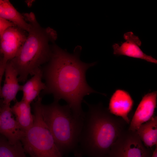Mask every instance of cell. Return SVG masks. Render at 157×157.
Returning <instances> with one entry per match:
<instances>
[{"instance_id":"6da1fadb","label":"cell","mask_w":157,"mask_h":157,"mask_svg":"<svg viewBox=\"0 0 157 157\" xmlns=\"http://www.w3.org/2000/svg\"><path fill=\"white\" fill-rule=\"evenodd\" d=\"M51 49L50 59L41 68L46 87L42 94H52L55 101L65 100L74 115L84 117L85 113L81 106L84 97L92 93L106 95L90 87L86 79L87 70L97 62L82 61L80 58L81 48L79 46L72 53L55 44Z\"/></svg>"},{"instance_id":"7a4b0ae2","label":"cell","mask_w":157,"mask_h":157,"mask_svg":"<svg viewBox=\"0 0 157 157\" xmlns=\"http://www.w3.org/2000/svg\"><path fill=\"white\" fill-rule=\"evenodd\" d=\"M88 107L76 153L89 157H108L110 149L129 124L121 118L111 113L102 103Z\"/></svg>"},{"instance_id":"3957f363","label":"cell","mask_w":157,"mask_h":157,"mask_svg":"<svg viewBox=\"0 0 157 157\" xmlns=\"http://www.w3.org/2000/svg\"><path fill=\"white\" fill-rule=\"evenodd\" d=\"M30 28L26 41L17 55L9 61L17 71L19 82L25 83L29 75H33L49 60L51 54L50 42L57 38L56 32L43 28L33 13L23 15Z\"/></svg>"},{"instance_id":"277c9868","label":"cell","mask_w":157,"mask_h":157,"mask_svg":"<svg viewBox=\"0 0 157 157\" xmlns=\"http://www.w3.org/2000/svg\"><path fill=\"white\" fill-rule=\"evenodd\" d=\"M43 118L51 133L55 143L64 156L77 150L84 117L76 116L69 106H62L53 101L42 104Z\"/></svg>"},{"instance_id":"5b68a950","label":"cell","mask_w":157,"mask_h":157,"mask_svg":"<svg viewBox=\"0 0 157 157\" xmlns=\"http://www.w3.org/2000/svg\"><path fill=\"white\" fill-rule=\"evenodd\" d=\"M33 103L34 122L20 140L25 153L30 157H63L43 118L41 97Z\"/></svg>"},{"instance_id":"8992f818","label":"cell","mask_w":157,"mask_h":157,"mask_svg":"<svg viewBox=\"0 0 157 157\" xmlns=\"http://www.w3.org/2000/svg\"><path fill=\"white\" fill-rule=\"evenodd\" d=\"M153 151L144 145L136 131L128 128L113 144L108 157H151Z\"/></svg>"},{"instance_id":"52a82bcc","label":"cell","mask_w":157,"mask_h":157,"mask_svg":"<svg viewBox=\"0 0 157 157\" xmlns=\"http://www.w3.org/2000/svg\"><path fill=\"white\" fill-rule=\"evenodd\" d=\"M26 32L14 26L8 28L1 34L0 51L4 63L6 64L17 55L26 40Z\"/></svg>"},{"instance_id":"ba28073f","label":"cell","mask_w":157,"mask_h":157,"mask_svg":"<svg viewBox=\"0 0 157 157\" xmlns=\"http://www.w3.org/2000/svg\"><path fill=\"white\" fill-rule=\"evenodd\" d=\"M123 37L125 42L120 44L115 43L112 45L114 55L140 58L157 64V60L156 59L144 53L140 49L142 42L138 36L132 32H129L125 33Z\"/></svg>"},{"instance_id":"9c48e42d","label":"cell","mask_w":157,"mask_h":157,"mask_svg":"<svg viewBox=\"0 0 157 157\" xmlns=\"http://www.w3.org/2000/svg\"><path fill=\"white\" fill-rule=\"evenodd\" d=\"M156 91L149 93L142 98L130 121L129 130L135 131L142 124L149 121L153 117L156 106Z\"/></svg>"},{"instance_id":"30bf717a","label":"cell","mask_w":157,"mask_h":157,"mask_svg":"<svg viewBox=\"0 0 157 157\" xmlns=\"http://www.w3.org/2000/svg\"><path fill=\"white\" fill-rule=\"evenodd\" d=\"M10 105L3 104L0 112V134L11 144L20 141L25 133L20 129L13 117Z\"/></svg>"},{"instance_id":"8fae6325","label":"cell","mask_w":157,"mask_h":157,"mask_svg":"<svg viewBox=\"0 0 157 157\" xmlns=\"http://www.w3.org/2000/svg\"><path fill=\"white\" fill-rule=\"evenodd\" d=\"M133 101L129 94L122 90H117L112 96L108 109L113 115L120 117L129 124L128 115L131 110Z\"/></svg>"},{"instance_id":"7c38bea8","label":"cell","mask_w":157,"mask_h":157,"mask_svg":"<svg viewBox=\"0 0 157 157\" xmlns=\"http://www.w3.org/2000/svg\"><path fill=\"white\" fill-rule=\"evenodd\" d=\"M5 80L1 88V98L3 104L10 105L11 101H16L18 92L21 90L22 85L19 84L18 74L10 62L6 65Z\"/></svg>"},{"instance_id":"4fadbf2b","label":"cell","mask_w":157,"mask_h":157,"mask_svg":"<svg viewBox=\"0 0 157 157\" xmlns=\"http://www.w3.org/2000/svg\"><path fill=\"white\" fill-rule=\"evenodd\" d=\"M41 68L22 85L21 91L23 96L21 100L30 104L39 96L41 91L46 88L45 83L42 81V74Z\"/></svg>"},{"instance_id":"5bb4252c","label":"cell","mask_w":157,"mask_h":157,"mask_svg":"<svg viewBox=\"0 0 157 157\" xmlns=\"http://www.w3.org/2000/svg\"><path fill=\"white\" fill-rule=\"evenodd\" d=\"M11 111L16 116L15 120L20 130L26 132L33 126L34 116L31 111L30 104L21 100L16 101L11 107Z\"/></svg>"},{"instance_id":"9a60e30c","label":"cell","mask_w":157,"mask_h":157,"mask_svg":"<svg viewBox=\"0 0 157 157\" xmlns=\"http://www.w3.org/2000/svg\"><path fill=\"white\" fill-rule=\"evenodd\" d=\"M0 17L13 23L28 32L29 24L8 0H0Z\"/></svg>"},{"instance_id":"2e32d148","label":"cell","mask_w":157,"mask_h":157,"mask_svg":"<svg viewBox=\"0 0 157 157\" xmlns=\"http://www.w3.org/2000/svg\"><path fill=\"white\" fill-rule=\"evenodd\" d=\"M144 145L148 148L157 146V117L141 125L136 130Z\"/></svg>"},{"instance_id":"e0dca14e","label":"cell","mask_w":157,"mask_h":157,"mask_svg":"<svg viewBox=\"0 0 157 157\" xmlns=\"http://www.w3.org/2000/svg\"><path fill=\"white\" fill-rule=\"evenodd\" d=\"M20 141L12 144L1 134L0 157H26Z\"/></svg>"},{"instance_id":"ac0fdd59","label":"cell","mask_w":157,"mask_h":157,"mask_svg":"<svg viewBox=\"0 0 157 157\" xmlns=\"http://www.w3.org/2000/svg\"><path fill=\"white\" fill-rule=\"evenodd\" d=\"M15 26L13 23L0 17V35L8 28Z\"/></svg>"},{"instance_id":"d6986e66","label":"cell","mask_w":157,"mask_h":157,"mask_svg":"<svg viewBox=\"0 0 157 157\" xmlns=\"http://www.w3.org/2000/svg\"><path fill=\"white\" fill-rule=\"evenodd\" d=\"M6 64L3 63V60L0 61V98H1L2 88L1 85V82L3 76L4 74Z\"/></svg>"},{"instance_id":"ffe728a7","label":"cell","mask_w":157,"mask_h":157,"mask_svg":"<svg viewBox=\"0 0 157 157\" xmlns=\"http://www.w3.org/2000/svg\"><path fill=\"white\" fill-rule=\"evenodd\" d=\"M151 157H157V146H156L155 149L153 151Z\"/></svg>"},{"instance_id":"44dd1931","label":"cell","mask_w":157,"mask_h":157,"mask_svg":"<svg viewBox=\"0 0 157 157\" xmlns=\"http://www.w3.org/2000/svg\"><path fill=\"white\" fill-rule=\"evenodd\" d=\"M75 157H83V156L79 154H76L74 155Z\"/></svg>"},{"instance_id":"7402d4cb","label":"cell","mask_w":157,"mask_h":157,"mask_svg":"<svg viewBox=\"0 0 157 157\" xmlns=\"http://www.w3.org/2000/svg\"><path fill=\"white\" fill-rule=\"evenodd\" d=\"M3 60V57L0 51V61Z\"/></svg>"},{"instance_id":"603a6c76","label":"cell","mask_w":157,"mask_h":157,"mask_svg":"<svg viewBox=\"0 0 157 157\" xmlns=\"http://www.w3.org/2000/svg\"><path fill=\"white\" fill-rule=\"evenodd\" d=\"M1 106H0V112H1Z\"/></svg>"},{"instance_id":"cb8c5ba5","label":"cell","mask_w":157,"mask_h":157,"mask_svg":"<svg viewBox=\"0 0 157 157\" xmlns=\"http://www.w3.org/2000/svg\"><path fill=\"white\" fill-rule=\"evenodd\" d=\"M0 123H1V119H0Z\"/></svg>"},{"instance_id":"d4e9b609","label":"cell","mask_w":157,"mask_h":157,"mask_svg":"<svg viewBox=\"0 0 157 157\" xmlns=\"http://www.w3.org/2000/svg\"><path fill=\"white\" fill-rule=\"evenodd\" d=\"M0 135H1V134H0Z\"/></svg>"}]
</instances>
